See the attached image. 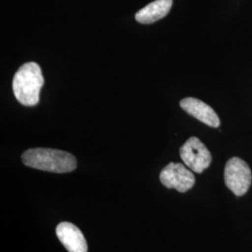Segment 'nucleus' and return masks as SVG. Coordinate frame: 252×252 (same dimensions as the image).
<instances>
[{"label": "nucleus", "instance_id": "2", "mask_svg": "<svg viewBox=\"0 0 252 252\" xmlns=\"http://www.w3.org/2000/svg\"><path fill=\"white\" fill-rule=\"evenodd\" d=\"M44 84L40 66L35 62L24 63L15 73L12 90L15 98L27 107H33L39 101L40 90Z\"/></svg>", "mask_w": 252, "mask_h": 252}, {"label": "nucleus", "instance_id": "1", "mask_svg": "<svg viewBox=\"0 0 252 252\" xmlns=\"http://www.w3.org/2000/svg\"><path fill=\"white\" fill-rule=\"evenodd\" d=\"M22 161L29 167L53 173H68L77 167L74 155L54 149H29L23 153Z\"/></svg>", "mask_w": 252, "mask_h": 252}, {"label": "nucleus", "instance_id": "3", "mask_svg": "<svg viewBox=\"0 0 252 252\" xmlns=\"http://www.w3.org/2000/svg\"><path fill=\"white\" fill-rule=\"evenodd\" d=\"M224 180L228 189H231L235 195L242 196L252 185V170L242 159L234 157L226 163Z\"/></svg>", "mask_w": 252, "mask_h": 252}, {"label": "nucleus", "instance_id": "7", "mask_svg": "<svg viewBox=\"0 0 252 252\" xmlns=\"http://www.w3.org/2000/svg\"><path fill=\"white\" fill-rule=\"evenodd\" d=\"M180 105L184 111L203 124L214 128L220 126V121L216 112L205 102L197 98L187 97L181 100Z\"/></svg>", "mask_w": 252, "mask_h": 252}, {"label": "nucleus", "instance_id": "4", "mask_svg": "<svg viewBox=\"0 0 252 252\" xmlns=\"http://www.w3.org/2000/svg\"><path fill=\"white\" fill-rule=\"evenodd\" d=\"M180 157L190 170L202 173L210 165L212 161L211 153L197 137H189L180 148Z\"/></svg>", "mask_w": 252, "mask_h": 252}, {"label": "nucleus", "instance_id": "6", "mask_svg": "<svg viewBox=\"0 0 252 252\" xmlns=\"http://www.w3.org/2000/svg\"><path fill=\"white\" fill-rule=\"evenodd\" d=\"M56 235L68 252H87L88 246L81 230L71 222L63 221L56 227Z\"/></svg>", "mask_w": 252, "mask_h": 252}, {"label": "nucleus", "instance_id": "5", "mask_svg": "<svg viewBox=\"0 0 252 252\" xmlns=\"http://www.w3.org/2000/svg\"><path fill=\"white\" fill-rule=\"evenodd\" d=\"M160 180L166 188L176 189L180 192H186L195 183V178L191 171L179 162L167 164L160 173Z\"/></svg>", "mask_w": 252, "mask_h": 252}, {"label": "nucleus", "instance_id": "8", "mask_svg": "<svg viewBox=\"0 0 252 252\" xmlns=\"http://www.w3.org/2000/svg\"><path fill=\"white\" fill-rule=\"evenodd\" d=\"M173 0H155L135 13V20L143 25H150L165 17L171 9Z\"/></svg>", "mask_w": 252, "mask_h": 252}]
</instances>
